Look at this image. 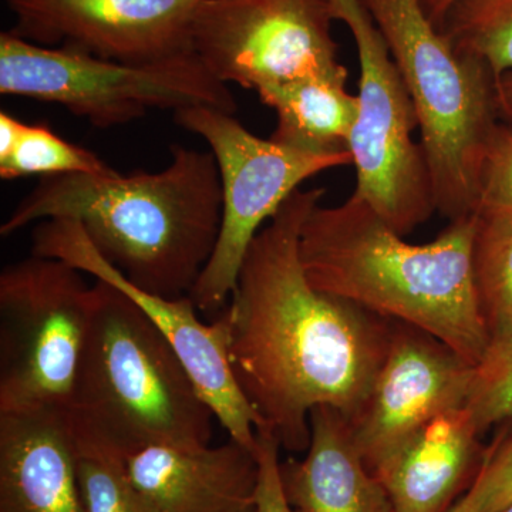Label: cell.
<instances>
[{"label":"cell","mask_w":512,"mask_h":512,"mask_svg":"<svg viewBox=\"0 0 512 512\" xmlns=\"http://www.w3.org/2000/svg\"><path fill=\"white\" fill-rule=\"evenodd\" d=\"M362 3L413 101L436 211L450 221L473 215L488 144L501 123L493 73L457 52L419 0Z\"/></svg>","instance_id":"cell-5"},{"label":"cell","mask_w":512,"mask_h":512,"mask_svg":"<svg viewBox=\"0 0 512 512\" xmlns=\"http://www.w3.org/2000/svg\"><path fill=\"white\" fill-rule=\"evenodd\" d=\"M0 93L60 104L96 127L143 117L150 109L211 107L234 114L237 103L194 53L126 63L0 35Z\"/></svg>","instance_id":"cell-6"},{"label":"cell","mask_w":512,"mask_h":512,"mask_svg":"<svg viewBox=\"0 0 512 512\" xmlns=\"http://www.w3.org/2000/svg\"><path fill=\"white\" fill-rule=\"evenodd\" d=\"M473 490L480 512H501L512 504V434L490 447Z\"/></svg>","instance_id":"cell-25"},{"label":"cell","mask_w":512,"mask_h":512,"mask_svg":"<svg viewBox=\"0 0 512 512\" xmlns=\"http://www.w3.org/2000/svg\"><path fill=\"white\" fill-rule=\"evenodd\" d=\"M157 512H255V451L229 439L202 448L150 447L126 460Z\"/></svg>","instance_id":"cell-14"},{"label":"cell","mask_w":512,"mask_h":512,"mask_svg":"<svg viewBox=\"0 0 512 512\" xmlns=\"http://www.w3.org/2000/svg\"><path fill=\"white\" fill-rule=\"evenodd\" d=\"M348 69L274 87L259 99L276 113L271 140L308 153H350L359 101L346 89Z\"/></svg>","instance_id":"cell-18"},{"label":"cell","mask_w":512,"mask_h":512,"mask_svg":"<svg viewBox=\"0 0 512 512\" xmlns=\"http://www.w3.org/2000/svg\"><path fill=\"white\" fill-rule=\"evenodd\" d=\"M111 170L92 151L67 143L43 124L23 123L12 153L0 160L2 180L28 175L104 174Z\"/></svg>","instance_id":"cell-21"},{"label":"cell","mask_w":512,"mask_h":512,"mask_svg":"<svg viewBox=\"0 0 512 512\" xmlns=\"http://www.w3.org/2000/svg\"><path fill=\"white\" fill-rule=\"evenodd\" d=\"M329 5L333 18L348 26L359 57V113L350 137L355 194L406 237L436 212L426 156L413 140L416 110L362 0H329Z\"/></svg>","instance_id":"cell-8"},{"label":"cell","mask_w":512,"mask_h":512,"mask_svg":"<svg viewBox=\"0 0 512 512\" xmlns=\"http://www.w3.org/2000/svg\"><path fill=\"white\" fill-rule=\"evenodd\" d=\"M325 190H296L249 247L221 313L239 389L279 446L303 453L311 413L338 409L352 420L366 403L392 342L394 320L319 291L299 239Z\"/></svg>","instance_id":"cell-1"},{"label":"cell","mask_w":512,"mask_h":512,"mask_svg":"<svg viewBox=\"0 0 512 512\" xmlns=\"http://www.w3.org/2000/svg\"><path fill=\"white\" fill-rule=\"evenodd\" d=\"M256 460H258L259 476L255 495V512H302L292 507L282 487L281 457H279L278 440L266 431H256Z\"/></svg>","instance_id":"cell-26"},{"label":"cell","mask_w":512,"mask_h":512,"mask_svg":"<svg viewBox=\"0 0 512 512\" xmlns=\"http://www.w3.org/2000/svg\"><path fill=\"white\" fill-rule=\"evenodd\" d=\"M329 0H202L188 50L220 82L259 94L342 72Z\"/></svg>","instance_id":"cell-10"},{"label":"cell","mask_w":512,"mask_h":512,"mask_svg":"<svg viewBox=\"0 0 512 512\" xmlns=\"http://www.w3.org/2000/svg\"><path fill=\"white\" fill-rule=\"evenodd\" d=\"M474 281L491 343L512 338V227L477 217Z\"/></svg>","instance_id":"cell-20"},{"label":"cell","mask_w":512,"mask_h":512,"mask_svg":"<svg viewBox=\"0 0 512 512\" xmlns=\"http://www.w3.org/2000/svg\"><path fill=\"white\" fill-rule=\"evenodd\" d=\"M474 214L512 227V127L503 121L488 144Z\"/></svg>","instance_id":"cell-24"},{"label":"cell","mask_w":512,"mask_h":512,"mask_svg":"<svg viewBox=\"0 0 512 512\" xmlns=\"http://www.w3.org/2000/svg\"><path fill=\"white\" fill-rule=\"evenodd\" d=\"M448 512H480V503H478L477 494L473 487Z\"/></svg>","instance_id":"cell-30"},{"label":"cell","mask_w":512,"mask_h":512,"mask_svg":"<svg viewBox=\"0 0 512 512\" xmlns=\"http://www.w3.org/2000/svg\"><path fill=\"white\" fill-rule=\"evenodd\" d=\"M478 431L512 417V338L493 342L476 366L467 400Z\"/></svg>","instance_id":"cell-23"},{"label":"cell","mask_w":512,"mask_h":512,"mask_svg":"<svg viewBox=\"0 0 512 512\" xmlns=\"http://www.w3.org/2000/svg\"><path fill=\"white\" fill-rule=\"evenodd\" d=\"M476 366L440 339L396 322L372 392L349 420L363 463L376 474L440 414L467 406Z\"/></svg>","instance_id":"cell-12"},{"label":"cell","mask_w":512,"mask_h":512,"mask_svg":"<svg viewBox=\"0 0 512 512\" xmlns=\"http://www.w3.org/2000/svg\"><path fill=\"white\" fill-rule=\"evenodd\" d=\"M439 29L457 52L476 57L495 79L512 72V0H457Z\"/></svg>","instance_id":"cell-19"},{"label":"cell","mask_w":512,"mask_h":512,"mask_svg":"<svg viewBox=\"0 0 512 512\" xmlns=\"http://www.w3.org/2000/svg\"><path fill=\"white\" fill-rule=\"evenodd\" d=\"M160 173L43 177L0 227L72 220L94 248L144 291L188 296L214 254L222 222L220 168L211 151L171 147Z\"/></svg>","instance_id":"cell-2"},{"label":"cell","mask_w":512,"mask_h":512,"mask_svg":"<svg viewBox=\"0 0 512 512\" xmlns=\"http://www.w3.org/2000/svg\"><path fill=\"white\" fill-rule=\"evenodd\" d=\"M23 123L6 111L0 114V160L9 156L18 141Z\"/></svg>","instance_id":"cell-28"},{"label":"cell","mask_w":512,"mask_h":512,"mask_svg":"<svg viewBox=\"0 0 512 512\" xmlns=\"http://www.w3.org/2000/svg\"><path fill=\"white\" fill-rule=\"evenodd\" d=\"M467 407L440 414L375 474L393 512H448L476 483L488 450Z\"/></svg>","instance_id":"cell-16"},{"label":"cell","mask_w":512,"mask_h":512,"mask_svg":"<svg viewBox=\"0 0 512 512\" xmlns=\"http://www.w3.org/2000/svg\"><path fill=\"white\" fill-rule=\"evenodd\" d=\"M77 477L86 512H157L131 480L124 458L77 451Z\"/></svg>","instance_id":"cell-22"},{"label":"cell","mask_w":512,"mask_h":512,"mask_svg":"<svg viewBox=\"0 0 512 512\" xmlns=\"http://www.w3.org/2000/svg\"><path fill=\"white\" fill-rule=\"evenodd\" d=\"M501 512H512V504L511 505H508L507 508H505L504 511H501Z\"/></svg>","instance_id":"cell-31"},{"label":"cell","mask_w":512,"mask_h":512,"mask_svg":"<svg viewBox=\"0 0 512 512\" xmlns=\"http://www.w3.org/2000/svg\"><path fill=\"white\" fill-rule=\"evenodd\" d=\"M0 512H86L64 409L0 414Z\"/></svg>","instance_id":"cell-15"},{"label":"cell","mask_w":512,"mask_h":512,"mask_svg":"<svg viewBox=\"0 0 512 512\" xmlns=\"http://www.w3.org/2000/svg\"><path fill=\"white\" fill-rule=\"evenodd\" d=\"M305 457L281 461L282 487L302 512H393L379 478L366 467L353 441L348 417L335 407L311 413Z\"/></svg>","instance_id":"cell-17"},{"label":"cell","mask_w":512,"mask_h":512,"mask_svg":"<svg viewBox=\"0 0 512 512\" xmlns=\"http://www.w3.org/2000/svg\"><path fill=\"white\" fill-rule=\"evenodd\" d=\"M82 274L36 255L0 274V414L66 409L92 313Z\"/></svg>","instance_id":"cell-7"},{"label":"cell","mask_w":512,"mask_h":512,"mask_svg":"<svg viewBox=\"0 0 512 512\" xmlns=\"http://www.w3.org/2000/svg\"><path fill=\"white\" fill-rule=\"evenodd\" d=\"M477 222L467 215L429 244H409L353 192L309 212L299 255L319 291L416 326L477 366L491 345L474 281Z\"/></svg>","instance_id":"cell-3"},{"label":"cell","mask_w":512,"mask_h":512,"mask_svg":"<svg viewBox=\"0 0 512 512\" xmlns=\"http://www.w3.org/2000/svg\"><path fill=\"white\" fill-rule=\"evenodd\" d=\"M202 0H8L15 35L101 59L141 63L190 52L188 30ZM42 45V46H43Z\"/></svg>","instance_id":"cell-13"},{"label":"cell","mask_w":512,"mask_h":512,"mask_svg":"<svg viewBox=\"0 0 512 512\" xmlns=\"http://www.w3.org/2000/svg\"><path fill=\"white\" fill-rule=\"evenodd\" d=\"M64 413L77 451L124 460L150 447L210 446L218 421L163 333L100 279Z\"/></svg>","instance_id":"cell-4"},{"label":"cell","mask_w":512,"mask_h":512,"mask_svg":"<svg viewBox=\"0 0 512 512\" xmlns=\"http://www.w3.org/2000/svg\"><path fill=\"white\" fill-rule=\"evenodd\" d=\"M175 123L207 141L220 168L222 222L214 254L190 292L198 311L218 312L237 286L252 241L299 185L330 168L352 164V154L308 153L264 140L234 114L191 107Z\"/></svg>","instance_id":"cell-9"},{"label":"cell","mask_w":512,"mask_h":512,"mask_svg":"<svg viewBox=\"0 0 512 512\" xmlns=\"http://www.w3.org/2000/svg\"><path fill=\"white\" fill-rule=\"evenodd\" d=\"M419 2L427 18L431 20V23H433L436 28H439L448 9H450L457 0H419Z\"/></svg>","instance_id":"cell-29"},{"label":"cell","mask_w":512,"mask_h":512,"mask_svg":"<svg viewBox=\"0 0 512 512\" xmlns=\"http://www.w3.org/2000/svg\"><path fill=\"white\" fill-rule=\"evenodd\" d=\"M495 100H497L498 117L503 123L512 127V72L495 79Z\"/></svg>","instance_id":"cell-27"},{"label":"cell","mask_w":512,"mask_h":512,"mask_svg":"<svg viewBox=\"0 0 512 512\" xmlns=\"http://www.w3.org/2000/svg\"><path fill=\"white\" fill-rule=\"evenodd\" d=\"M32 255L56 258L83 274L114 286L136 303L170 342L202 399L211 407L229 439L255 451L262 421L239 389L229 365L227 340L220 320L205 325L190 296L165 298L138 288L94 248L72 220H46L33 231Z\"/></svg>","instance_id":"cell-11"}]
</instances>
